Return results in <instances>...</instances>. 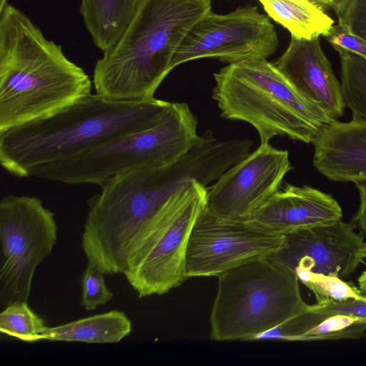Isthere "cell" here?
<instances>
[{"label": "cell", "instance_id": "1", "mask_svg": "<svg viewBox=\"0 0 366 366\" xmlns=\"http://www.w3.org/2000/svg\"><path fill=\"white\" fill-rule=\"evenodd\" d=\"M233 164L224 142L209 132L185 156L171 164L114 177L88 199L81 247L88 262L105 274H123L129 244L142 225L187 182L204 186Z\"/></svg>", "mask_w": 366, "mask_h": 366}, {"label": "cell", "instance_id": "2", "mask_svg": "<svg viewBox=\"0 0 366 366\" xmlns=\"http://www.w3.org/2000/svg\"><path fill=\"white\" fill-rule=\"evenodd\" d=\"M92 81L21 11L0 10V132L52 114L91 94Z\"/></svg>", "mask_w": 366, "mask_h": 366}, {"label": "cell", "instance_id": "3", "mask_svg": "<svg viewBox=\"0 0 366 366\" xmlns=\"http://www.w3.org/2000/svg\"><path fill=\"white\" fill-rule=\"evenodd\" d=\"M171 102L116 101L89 94L41 119L0 132V163L11 174L74 158L115 137L154 125Z\"/></svg>", "mask_w": 366, "mask_h": 366}, {"label": "cell", "instance_id": "4", "mask_svg": "<svg viewBox=\"0 0 366 366\" xmlns=\"http://www.w3.org/2000/svg\"><path fill=\"white\" fill-rule=\"evenodd\" d=\"M211 0H140L117 41L96 63V93L116 101H144L172 71L173 56Z\"/></svg>", "mask_w": 366, "mask_h": 366}, {"label": "cell", "instance_id": "5", "mask_svg": "<svg viewBox=\"0 0 366 366\" xmlns=\"http://www.w3.org/2000/svg\"><path fill=\"white\" fill-rule=\"evenodd\" d=\"M221 117L252 125L261 144L275 136L313 143L333 120L305 98L267 59L228 64L214 74Z\"/></svg>", "mask_w": 366, "mask_h": 366}, {"label": "cell", "instance_id": "6", "mask_svg": "<svg viewBox=\"0 0 366 366\" xmlns=\"http://www.w3.org/2000/svg\"><path fill=\"white\" fill-rule=\"evenodd\" d=\"M202 139L185 103H171L152 126L112 138L74 158L37 169L32 177L101 186L118 175L164 166L185 156Z\"/></svg>", "mask_w": 366, "mask_h": 366}, {"label": "cell", "instance_id": "7", "mask_svg": "<svg viewBox=\"0 0 366 366\" xmlns=\"http://www.w3.org/2000/svg\"><path fill=\"white\" fill-rule=\"evenodd\" d=\"M217 277L209 317L213 340H255L309 306L301 296L295 273L268 258Z\"/></svg>", "mask_w": 366, "mask_h": 366}, {"label": "cell", "instance_id": "8", "mask_svg": "<svg viewBox=\"0 0 366 366\" xmlns=\"http://www.w3.org/2000/svg\"><path fill=\"white\" fill-rule=\"evenodd\" d=\"M207 187L192 180L174 193L132 238L123 273L139 298L162 295L187 278L186 256Z\"/></svg>", "mask_w": 366, "mask_h": 366}, {"label": "cell", "instance_id": "9", "mask_svg": "<svg viewBox=\"0 0 366 366\" xmlns=\"http://www.w3.org/2000/svg\"><path fill=\"white\" fill-rule=\"evenodd\" d=\"M54 213L30 196L0 201V304L27 302L37 267L57 242Z\"/></svg>", "mask_w": 366, "mask_h": 366}, {"label": "cell", "instance_id": "10", "mask_svg": "<svg viewBox=\"0 0 366 366\" xmlns=\"http://www.w3.org/2000/svg\"><path fill=\"white\" fill-rule=\"evenodd\" d=\"M278 44L274 25L256 6L239 7L225 14L210 11L184 36L171 69L202 58H214L229 64L267 59Z\"/></svg>", "mask_w": 366, "mask_h": 366}, {"label": "cell", "instance_id": "11", "mask_svg": "<svg viewBox=\"0 0 366 366\" xmlns=\"http://www.w3.org/2000/svg\"><path fill=\"white\" fill-rule=\"evenodd\" d=\"M284 240V234L249 220L222 219L204 208L190 234L186 256L187 277H218L267 259L281 249Z\"/></svg>", "mask_w": 366, "mask_h": 366}, {"label": "cell", "instance_id": "12", "mask_svg": "<svg viewBox=\"0 0 366 366\" xmlns=\"http://www.w3.org/2000/svg\"><path fill=\"white\" fill-rule=\"evenodd\" d=\"M292 168L287 150L260 144L207 187L205 208L222 219L247 220L280 190Z\"/></svg>", "mask_w": 366, "mask_h": 366}, {"label": "cell", "instance_id": "13", "mask_svg": "<svg viewBox=\"0 0 366 366\" xmlns=\"http://www.w3.org/2000/svg\"><path fill=\"white\" fill-rule=\"evenodd\" d=\"M355 226L341 220L285 234L282 247L268 257L295 273H312L345 278L365 257V242Z\"/></svg>", "mask_w": 366, "mask_h": 366}, {"label": "cell", "instance_id": "14", "mask_svg": "<svg viewBox=\"0 0 366 366\" xmlns=\"http://www.w3.org/2000/svg\"><path fill=\"white\" fill-rule=\"evenodd\" d=\"M292 85L333 120L345 113L341 84L324 54L319 36H291L284 54L274 63Z\"/></svg>", "mask_w": 366, "mask_h": 366}, {"label": "cell", "instance_id": "15", "mask_svg": "<svg viewBox=\"0 0 366 366\" xmlns=\"http://www.w3.org/2000/svg\"><path fill=\"white\" fill-rule=\"evenodd\" d=\"M342 218L341 207L330 194L307 185L287 184L247 220L285 234Z\"/></svg>", "mask_w": 366, "mask_h": 366}, {"label": "cell", "instance_id": "16", "mask_svg": "<svg viewBox=\"0 0 366 366\" xmlns=\"http://www.w3.org/2000/svg\"><path fill=\"white\" fill-rule=\"evenodd\" d=\"M313 164L327 179H366V122L352 119L328 124L313 142Z\"/></svg>", "mask_w": 366, "mask_h": 366}, {"label": "cell", "instance_id": "17", "mask_svg": "<svg viewBox=\"0 0 366 366\" xmlns=\"http://www.w3.org/2000/svg\"><path fill=\"white\" fill-rule=\"evenodd\" d=\"M132 322L125 313L112 310L56 327H46L41 340L84 343H117L130 334Z\"/></svg>", "mask_w": 366, "mask_h": 366}, {"label": "cell", "instance_id": "18", "mask_svg": "<svg viewBox=\"0 0 366 366\" xmlns=\"http://www.w3.org/2000/svg\"><path fill=\"white\" fill-rule=\"evenodd\" d=\"M140 0H81L80 14L94 45L103 53L119 39Z\"/></svg>", "mask_w": 366, "mask_h": 366}, {"label": "cell", "instance_id": "19", "mask_svg": "<svg viewBox=\"0 0 366 366\" xmlns=\"http://www.w3.org/2000/svg\"><path fill=\"white\" fill-rule=\"evenodd\" d=\"M268 16L287 29L291 36L310 39L322 36L334 20L309 0H259Z\"/></svg>", "mask_w": 366, "mask_h": 366}, {"label": "cell", "instance_id": "20", "mask_svg": "<svg viewBox=\"0 0 366 366\" xmlns=\"http://www.w3.org/2000/svg\"><path fill=\"white\" fill-rule=\"evenodd\" d=\"M341 63V88L345 107L352 119L366 122V59L336 48Z\"/></svg>", "mask_w": 366, "mask_h": 366}, {"label": "cell", "instance_id": "21", "mask_svg": "<svg viewBox=\"0 0 366 366\" xmlns=\"http://www.w3.org/2000/svg\"><path fill=\"white\" fill-rule=\"evenodd\" d=\"M46 327L27 302L9 305L0 313L1 333L26 342L40 341Z\"/></svg>", "mask_w": 366, "mask_h": 366}, {"label": "cell", "instance_id": "22", "mask_svg": "<svg viewBox=\"0 0 366 366\" xmlns=\"http://www.w3.org/2000/svg\"><path fill=\"white\" fill-rule=\"evenodd\" d=\"M295 274L315 295L317 305L348 299L366 300V295L351 283L332 275L297 271Z\"/></svg>", "mask_w": 366, "mask_h": 366}, {"label": "cell", "instance_id": "23", "mask_svg": "<svg viewBox=\"0 0 366 366\" xmlns=\"http://www.w3.org/2000/svg\"><path fill=\"white\" fill-rule=\"evenodd\" d=\"M365 330L366 321L361 318L345 315H327L306 332L300 341L359 338Z\"/></svg>", "mask_w": 366, "mask_h": 366}, {"label": "cell", "instance_id": "24", "mask_svg": "<svg viewBox=\"0 0 366 366\" xmlns=\"http://www.w3.org/2000/svg\"><path fill=\"white\" fill-rule=\"evenodd\" d=\"M104 272L95 263L88 264L81 277V306L86 310H95L107 304L113 297L104 281Z\"/></svg>", "mask_w": 366, "mask_h": 366}, {"label": "cell", "instance_id": "25", "mask_svg": "<svg viewBox=\"0 0 366 366\" xmlns=\"http://www.w3.org/2000/svg\"><path fill=\"white\" fill-rule=\"evenodd\" d=\"M323 37L334 49H342L366 59V39L353 34L347 26L338 22Z\"/></svg>", "mask_w": 366, "mask_h": 366}, {"label": "cell", "instance_id": "26", "mask_svg": "<svg viewBox=\"0 0 366 366\" xmlns=\"http://www.w3.org/2000/svg\"><path fill=\"white\" fill-rule=\"evenodd\" d=\"M338 19L353 34L366 39V0H350Z\"/></svg>", "mask_w": 366, "mask_h": 366}, {"label": "cell", "instance_id": "27", "mask_svg": "<svg viewBox=\"0 0 366 366\" xmlns=\"http://www.w3.org/2000/svg\"><path fill=\"white\" fill-rule=\"evenodd\" d=\"M312 310L325 315H345L357 317L366 321V300L348 299L330 302L325 305H311Z\"/></svg>", "mask_w": 366, "mask_h": 366}, {"label": "cell", "instance_id": "28", "mask_svg": "<svg viewBox=\"0 0 366 366\" xmlns=\"http://www.w3.org/2000/svg\"><path fill=\"white\" fill-rule=\"evenodd\" d=\"M353 182L359 192L360 204L357 212L352 218L351 223L366 237V179Z\"/></svg>", "mask_w": 366, "mask_h": 366}, {"label": "cell", "instance_id": "29", "mask_svg": "<svg viewBox=\"0 0 366 366\" xmlns=\"http://www.w3.org/2000/svg\"><path fill=\"white\" fill-rule=\"evenodd\" d=\"M349 1L350 0H332V9L337 17L343 12Z\"/></svg>", "mask_w": 366, "mask_h": 366}, {"label": "cell", "instance_id": "30", "mask_svg": "<svg viewBox=\"0 0 366 366\" xmlns=\"http://www.w3.org/2000/svg\"><path fill=\"white\" fill-rule=\"evenodd\" d=\"M323 9L332 7V0H309Z\"/></svg>", "mask_w": 366, "mask_h": 366}, {"label": "cell", "instance_id": "31", "mask_svg": "<svg viewBox=\"0 0 366 366\" xmlns=\"http://www.w3.org/2000/svg\"><path fill=\"white\" fill-rule=\"evenodd\" d=\"M357 281L360 289L366 295V271L362 273Z\"/></svg>", "mask_w": 366, "mask_h": 366}, {"label": "cell", "instance_id": "32", "mask_svg": "<svg viewBox=\"0 0 366 366\" xmlns=\"http://www.w3.org/2000/svg\"><path fill=\"white\" fill-rule=\"evenodd\" d=\"M8 4L7 0H0V10Z\"/></svg>", "mask_w": 366, "mask_h": 366}, {"label": "cell", "instance_id": "33", "mask_svg": "<svg viewBox=\"0 0 366 366\" xmlns=\"http://www.w3.org/2000/svg\"><path fill=\"white\" fill-rule=\"evenodd\" d=\"M365 257L366 258V242H365Z\"/></svg>", "mask_w": 366, "mask_h": 366}]
</instances>
